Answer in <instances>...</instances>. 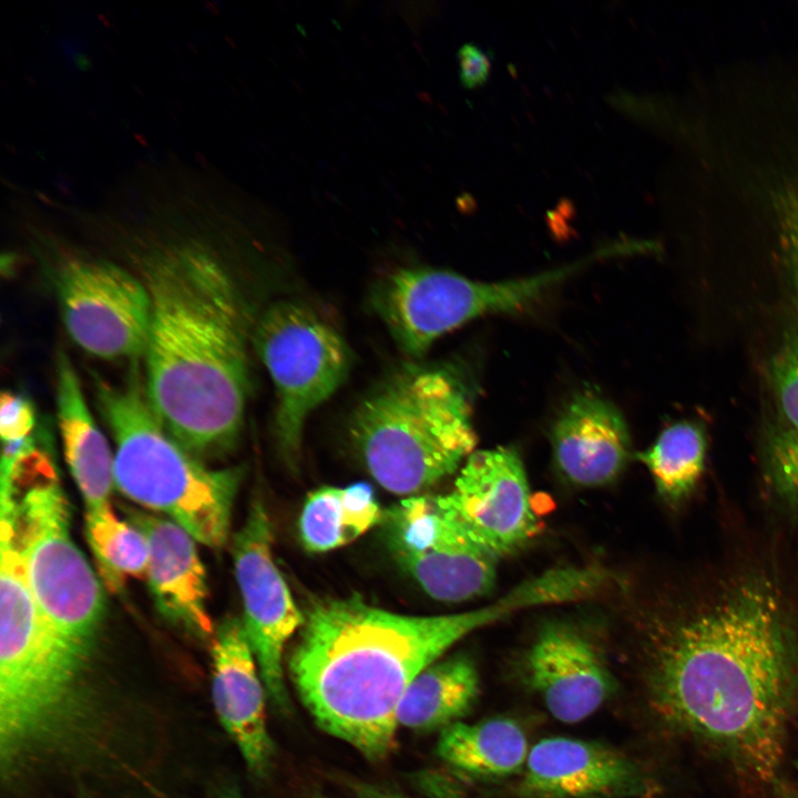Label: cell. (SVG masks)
Masks as SVG:
<instances>
[{
	"mask_svg": "<svg viewBox=\"0 0 798 798\" xmlns=\"http://www.w3.org/2000/svg\"><path fill=\"white\" fill-rule=\"evenodd\" d=\"M652 630L656 716L745 779L773 784L798 692V621L776 573L745 562L700 575Z\"/></svg>",
	"mask_w": 798,
	"mask_h": 798,
	"instance_id": "obj_1",
	"label": "cell"
},
{
	"mask_svg": "<svg viewBox=\"0 0 798 798\" xmlns=\"http://www.w3.org/2000/svg\"><path fill=\"white\" fill-rule=\"evenodd\" d=\"M535 598L516 584L494 602L444 615H405L357 595L313 601L288 659L296 693L325 733L369 760L396 746L397 709L410 683L460 640Z\"/></svg>",
	"mask_w": 798,
	"mask_h": 798,
	"instance_id": "obj_2",
	"label": "cell"
},
{
	"mask_svg": "<svg viewBox=\"0 0 798 798\" xmlns=\"http://www.w3.org/2000/svg\"><path fill=\"white\" fill-rule=\"evenodd\" d=\"M152 301L145 389L164 428L196 457L228 450L244 420L248 317L227 270L203 247L162 249L143 266Z\"/></svg>",
	"mask_w": 798,
	"mask_h": 798,
	"instance_id": "obj_3",
	"label": "cell"
},
{
	"mask_svg": "<svg viewBox=\"0 0 798 798\" xmlns=\"http://www.w3.org/2000/svg\"><path fill=\"white\" fill-rule=\"evenodd\" d=\"M0 763L8 777L78 740L91 715L90 658L40 610L18 550L12 507L1 503Z\"/></svg>",
	"mask_w": 798,
	"mask_h": 798,
	"instance_id": "obj_4",
	"label": "cell"
},
{
	"mask_svg": "<svg viewBox=\"0 0 798 798\" xmlns=\"http://www.w3.org/2000/svg\"><path fill=\"white\" fill-rule=\"evenodd\" d=\"M471 390L447 365H405L378 383L349 423L377 483L413 497L459 470L477 444Z\"/></svg>",
	"mask_w": 798,
	"mask_h": 798,
	"instance_id": "obj_5",
	"label": "cell"
},
{
	"mask_svg": "<svg viewBox=\"0 0 798 798\" xmlns=\"http://www.w3.org/2000/svg\"><path fill=\"white\" fill-rule=\"evenodd\" d=\"M95 386L99 410L115 443V488L167 515L197 542L223 546L242 469H209L168 433L149 402L137 360L124 382L96 380Z\"/></svg>",
	"mask_w": 798,
	"mask_h": 798,
	"instance_id": "obj_6",
	"label": "cell"
},
{
	"mask_svg": "<svg viewBox=\"0 0 798 798\" xmlns=\"http://www.w3.org/2000/svg\"><path fill=\"white\" fill-rule=\"evenodd\" d=\"M1 494L32 594L54 631L91 658L105 614L103 590L72 540L70 505L54 464L34 441L1 459Z\"/></svg>",
	"mask_w": 798,
	"mask_h": 798,
	"instance_id": "obj_7",
	"label": "cell"
},
{
	"mask_svg": "<svg viewBox=\"0 0 798 798\" xmlns=\"http://www.w3.org/2000/svg\"><path fill=\"white\" fill-rule=\"evenodd\" d=\"M587 263L503 282L429 267L400 268L375 286L371 303L399 348L420 358L438 338L472 319L532 305Z\"/></svg>",
	"mask_w": 798,
	"mask_h": 798,
	"instance_id": "obj_8",
	"label": "cell"
},
{
	"mask_svg": "<svg viewBox=\"0 0 798 798\" xmlns=\"http://www.w3.org/2000/svg\"><path fill=\"white\" fill-rule=\"evenodd\" d=\"M253 340L276 388V439L294 464L307 418L346 380L351 352L326 319L289 300L276 301L264 311Z\"/></svg>",
	"mask_w": 798,
	"mask_h": 798,
	"instance_id": "obj_9",
	"label": "cell"
},
{
	"mask_svg": "<svg viewBox=\"0 0 798 798\" xmlns=\"http://www.w3.org/2000/svg\"><path fill=\"white\" fill-rule=\"evenodd\" d=\"M54 285L64 327L79 347L109 360L145 355L152 301L143 280L106 260L71 258Z\"/></svg>",
	"mask_w": 798,
	"mask_h": 798,
	"instance_id": "obj_10",
	"label": "cell"
},
{
	"mask_svg": "<svg viewBox=\"0 0 798 798\" xmlns=\"http://www.w3.org/2000/svg\"><path fill=\"white\" fill-rule=\"evenodd\" d=\"M392 557L432 598L463 602L490 592L498 559L440 510L436 497H409L383 513Z\"/></svg>",
	"mask_w": 798,
	"mask_h": 798,
	"instance_id": "obj_11",
	"label": "cell"
},
{
	"mask_svg": "<svg viewBox=\"0 0 798 798\" xmlns=\"http://www.w3.org/2000/svg\"><path fill=\"white\" fill-rule=\"evenodd\" d=\"M273 540L267 509L255 498L233 539L234 570L243 600V623L267 696L277 709L287 713L290 699L284 678V648L305 617L275 564Z\"/></svg>",
	"mask_w": 798,
	"mask_h": 798,
	"instance_id": "obj_12",
	"label": "cell"
},
{
	"mask_svg": "<svg viewBox=\"0 0 798 798\" xmlns=\"http://www.w3.org/2000/svg\"><path fill=\"white\" fill-rule=\"evenodd\" d=\"M436 500L448 519L497 559L519 551L539 531L523 461L510 447L474 450L452 489Z\"/></svg>",
	"mask_w": 798,
	"mask_h": 798,
	"instance_id": "obj_13",
	"label": "cell"
},
{
	"mask_svg": "<svg viewBox=\"0 0 798 798\" xmlns=\"http://www.w3.org/2000/svg\"><path fill=\"white\" fill-rule=\"evenodd\" d=\"M655 784L630 758L604 745L566 737L539 740L518 786L522 798H648Z\"/></svg>",
	"mask_w": 798,
	"mask_h": 798,
	"instance_id": "obj_14",
	"label": "cell"
},
{
	"mask_svg": "<svg viewBox=\"0 0 798 798\" xmlns=\"http://www.w3.org/2000/svg\"><path fill=\"white\" fill-rule=\"evenodd\" d=\"M212 702L223 728L256 776L269 770L275 747L266 719L267 692L243 620L228 616L212 640Z\"/></svg>",
	"mask_w": 798,
	"mask_h": 798,
	"instance_id": "obj_15",
	"label": "cell"
},
{
	"mask_svg": "<svg viewBox=\"0 0 798 798\" xmlns=\"http://www.w3.org/2000/svg\"><path fill=\"white\" fill-rule=\"evenodd\" d=\"M525 668L549 713L565 724L590 717L613 690L611 673L596 647L564 622L541 627L526 653Z\"/></svg>",
	"mask_w": 798,
	"mask_h": 798,
	"instance_id": "obj_16",
	"label": "cell"
},
{
	"mask_svg": "<svg viewBox=\"0 0 798 798\" xmlns=\"http://www.w3.org/2000/svg\"><path fill=\"white\" fill-rule=\"evenodd\" d=\"M126 519L146 538L149 587L160 614L198 640H213L207 584L196 540L171 519L125 508Z\"/></svg>",
	"mask_w": 798,
	"mask_h": 798,
	"instance_id": "obj_17",
	"label": "cell"
},
{
	"mask_svg": "<svg viewBox=\"0 0 798 798\" xmlns=\"http://www.w3.org/2000/svg\"><path fill=\"white\" fill-rule=\"evenodd\" d=\"M552 448L561 473L581 487L614 480L631 456V438L620 410L592 392L573 397L552 428Z\"/></svg>",
	"mask_w": 798,
	"mask_h": 798,
	"instance_id": "obj_18",
	"label": "cell"
},
{
	"mask_svg": "<svg viewBox=\"0 0 798 798\" xmlns=\"http://www.w3.org/2000/svg\"><path fill=\"white\" fill-rule=\"evenodd\" d=\"M55 372L57 418L66 464L86 511L102 509L110 505L115 487L114 457L86 406L76 371L64 351L57 356Z\"/></svg>",
	"mask_w": 798,
	"mask_h": 798,
	"instance_id": "obj_19",
	"label": "cell"
},
{
	"mask_svg": "<svg viewBox=\"0 0 798 798\" xmlns=\"http://www.w3.org/2000/svg\"><path fill=\"white\" fill-rule=\"evenodd\" d=\"M479 693V673L468 655L438 659L406 689L397 709L398 728L442 730L470 713Z\"/></svg>",
	"mask_w": 798,
	"mask_h": 798,
	"instance_id": "obj_20",
	"label": "cell"
},
{
	"mask_svg": "<svg viewBox=\"0 0 798 798\" xmlns=\"http://www.w3.org/2000/svg\"><path fill=\"white\" fill-rule=\"evenodd\" d=\"M436 750L452 768L482 778H504L520 771L530 751L520 724L507 717L457 722L440 730Z\"/></svg>",
	"mask_w": 798,
	"mask_h": 798,
	"instance_id": "obj_21",
	"label": "cell"
},
{
	"mask_svg": "<svg viewBox=\"0 0 798 798\" xmlns=\"http://www.w3.org/2000/svg\"><path fill=\"white\" fill-rule=\"evenodd\" d=\"M383 513L371 485L324 487L305 500L299 533L310 552H327L346 545L382 522Z\"/></svg>",
	"mask_w": 798,
	"mask_h": 798,
	"instance_id": "obj_22",
	"label": "cell"
},
{
	"mask_svg": "<svg viewBox=\"0 0 798 798\" xmlns=\"http://www.w3.org/2000/svg\"><path fill=\"white\" fill-rule=\"evenodd\" d=\"M706 433L700 424L678 421L665 428L655 442L636 453L648 470L658 494L681 503L696 489L705 469Z\"/></svg>",
	"mask_w": 798,
	"mask_h": 798,
	"instance_id": "obj_23",
	"label": "cell"
},
{
	"mask_svg": "<svg viewBox=\"0 0 798 798\" xmlns=\"http://www.w3.org/2000/svg\"><path fill=\"white\" fill-rule=\"evenodd\" d=\"M89 544L106 587L116 593L127 576L146 574L150 549L144 534L129 521L120 520L111 504L86 511Z\"/></svg>",
	"mask_w": 798,
	"mask_h": 798,
	"instance_id": "obj_24",
	"label": "cell"
},
{
	"mask_svg": "<svg viewBox=\"0 0 798 798\" xmlns=\"http://www.w3.org/2000/svg\"><path fill=\"white\" fill-rule=\"evenodd\" d=\"M764 480L769 493L798 518V430L782 427L765 446Z\"/></svg>",
	"mask_w": 798,
	"mask_h": 798,
	"instance_id": "obj_25",
	"label": "cell"
},
{
	"mask_svg": "<svg viewBox=\"0 0 798 798\" xmlns=\"http://www.w3.org/2000/svg\"><path fill=\"white\" fill-rule=\"evenodd\" d=\"M777 409L787 428L798 430V320L786 331L769 365Z\"/></svg>",
	"mask_w": 798,
	"mask_h": 798,
	"instance_id": "obj_26",
	"label": "cell"
},
{
	"mask_svg": "<svg viewBox=\"0 0 798 798\" xmlns=\"http://www.w3.org/2000/svg\"><path fill=\"white\" fill-rule=\"evenodd\" d=\"M35 426V410L29 399L3 391L0 408V434L3 442L25 439Z\"/></svg>",
	"mask_w": 798,
	"mask_h": 798,
	"instance_id": "obj_27",
	"label": "cell"
},
{
	"mask_svg": "<svg viewBox=\"0 0 798 798\" xmlns=\"http://www.w3.org/2000/svg\"><path fill=\"white\" fill-rule=\"evenodd\" d=\"M780 239L786 266L798 294V184L780 198Z\"/></svg>",
	"mask_w": 798,
	"mask_h": 798,
	"instance_id": "obj_28",
	"label": "cell"
},
{
	"mask_svg": "<svg viewBox=\"0 0 798 798\" xmlns=\"http://www.w3.org/2000/svg\"><path fill=\"white\" fill-rule=\"evenodd\" d=\"M460 80L464 88L474 89L482 85L490 73V61L487 54L471 43L463 44L458 51Z\"/></svg>",
	"mask_w": 798,
	"mask_h": 798,
	"instance_id": "obj_29",
	"label": "cell"
},
{
	"mask_svg": "<svg viewBox=\"0 0 798 798\" xmlns=\"http://www.w3.org/2000/svg\"><path fill=\"white\" fill-rule=\"evenodd\" d=\"M361 798H406V797H402V796L393 794V792L369 789L364 792V796Z\"/></svg>",
	"mask_w": 798,
	"mask_h": 798,
	"instance_id": "obj_30",
	"label": "cell"
},
{
	"mask_svg": "<svg viewBox=\"0 0 798 798\" xmlns=\"http://www.w3.org/2000/svg\"><path fill=\"white\" fill-rule=\"evenodd\" d=\"M219 798H243L238 792L233 790H227L222 794Z\"/></svg>",
	"mask_w": 798,
	"mask_h": 798,
	"instance_id": "obj_31",
	"label": "cell"
}]
</instances>
